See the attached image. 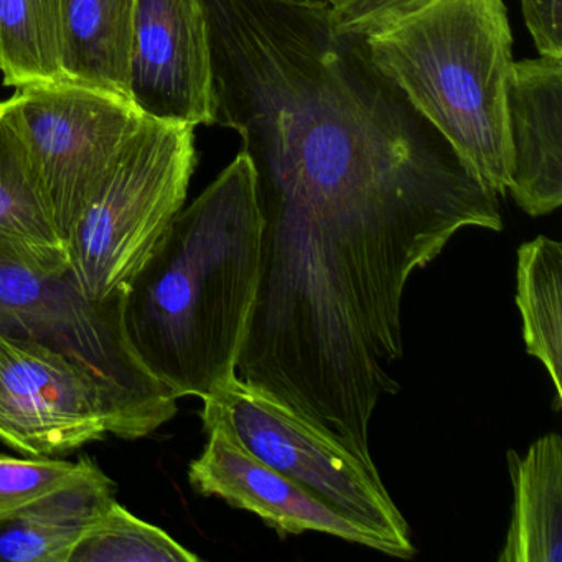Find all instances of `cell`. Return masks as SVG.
Returning a JSON list of instances; mask_svg holds the SVG:
<instances>
[{
  "mask_svg": "<svg viewBox=\"0 0 562 562\" xmlns=\"http://www.w3.org/2000/svg\"><path fill=\"white\" fill-rule=\"evenodd\" d=\"M262 215L245 153L183 206L120 292L124 341L170 396L238 374L261 281Z\"/></svg>",
  "mask_w": 562,
  "mask_h": 562,
  "instance_id": "obj_1",
  "label": "cell"
},
{
  "mask_svg": "<svg viewBox=\"0 0 562 562\" xmlns=\"http://www.w3.org/2000/svg\"><path fill=\"white\" fill-rule=\"evenodd\" d=\"M373 64L446 137L493 195H506V83L513 34L503 0H430L364 35Z\"/></svg>",
  "mask_w": 562,
  "mask_h": 562,
  "instance_id": "obj_2",
  "label": "cell"
},
{
  "mask_svg": "<svg viewBox=\"0 0 562 562\" xmlns=\"http://www.w3.org/2000/svg\"><path fill=\"white\" fill-rule=\"evenodd\" d=\"M0 334L37 341L93 371L120 403L133 440L176 417V397L127 350L120 295L88 297L65 248L0 235Z\"/></svg>",
  "mask_w": 562,
  "mask_h": 562,
  "instance_id": "obj_3",
  "label": "cell"
},
{
  "mask_svg": "<svg viewBox=\"0 0 562 562\" xmlns=\"http://www.w3.org/2000/svg\"><path fill=\"white\" fill-rule=\"evenodd\" d=\"M195 127L144 117L78 220L65 251L88 297L116 299L186 206Z\"/></svg>",
  "mask_w": 562,
  "mask_h": 562,
  "instance_id": "obj_4",
  "label": "cell"
},
{
  "mask_svg": "<svg viewBox=\"0 0 562 562\" xmlns=\"http://www.w3.org/2000/svg\"><path fill=\"white\" fill-rule=\"evenodd\" d=\"M202 401L205 432L213 427L225 429L256 459L338 515L383 538L393 558L416 555L409 525L384 486L376 463L364 462L297 411L238 374Z\"/></svg>",
  "mask_w": 562,
  "mask_h": 562,
  "instance_id": "obj_5",
  "label": "cell"
},
{
  "mask_svg": "<svg viewBox=\"0 0 562 562\" xmlns=\"http://www.w3.org/2000/svg\"><path fill=\"white\" fill-rule=\"evenodd\" d=\"M5 106L65 245L144 116L120 98L71 83L19 88Z\"/></svg>",
  "mask_w": 562,
  "mask_h": 562,
  "instance_id": "obj_6",
  "label": "cell"
},
{
  "mask_svg": "<svg viewBox=\"0 0 562 562\" xmlns=\"http://www.w3.org/2000/svg\"><path fill=\"white\" fill-rule=\"evenodd\" d=\"M106 436L133 440L100 376L60 351L0 334V442L27 457H55Z\"/></svg>",
  "mask_w": 562,
  "mask_h": 562,
  "instance_id": "obj_7",
  "label": "cell"
},
{
  "mask_svg": "<svg viewBox=\"0 0 562 562\" xmlns=\"http://www.w3.org/2000/svg\"><path fill=\"white\" fill-rule=\"evenodd\" d=\"M130 94L133 106L149 120L215 124L203 0H136Z\"/></svg>",
  "mask_w": 562,
  "mask_h": 562,
  "instance_id": "obj_8",
  "label": "cell"
},
{
  "mask_svg": "<svg viewBox=\"0 0 562 562\" xmlns=\"http://www.w3.org/2000/svg\"><path fill=\"white\" fill-rule=\"evenodd\" d=\"M206 434L205 449L189 467L190 485L200 495L215 496L233 508L259 516L281 538L325 532L391 555L383 538L338 515L256 459L225 429L213 427Z\"/></svg>",
  "mask_w": 562,
  "mask_h": 562,
  "instance_id": "obj_9",
  "label": "cell"
},
{
  "mask_svg": "<svg viewBox=\"0 0 562 562\" xmlns=\"http://www.w3.org/2000/svg\"><path fill=\"white\" fill-rule=\"evenodd\" d=\"M512 167L508 189L529 216L562 203V57L513 61L506 83Z\"/></svg>",
  "mask_w": 562,
  "mask_h": 562,
  "instance_id": "obj_10",
  "label": "cell"
},
{
  "mask_svg": "<svg viewBox=\"0 0 562 562\" xmlns=\"http://www.w3.org/2000/svg\"><path fill=\"white\" fill-rule=\"evenodd\" d=\"M116 502V485L94 463L74 480L0 518V562H68Z\"/></svg>",
  "mask_w": 562,
  "mask_h": 562,
  "instance_id": "obj_11",
  "label": "cell"
},
{
  "mask_svg": "<svg viewBox=\"0 0 562 562\" xmlns=\"http://www.w3.org/2000/svg\"><path fill=\"white\" fill-rule=\"evenodd\" d=\"M513 512L499 562H561L562 439L544 434L525 456L508 450Z\"/></svg>",
  "mask_w": 562,
  "mask_h": 562,
  "instance_id": "obj_12",
  "label": "cell"
},
{
  "mask_svg": "<svg viewBox=\"0 0 562 562\" xmlns=\"http://www.w3.org/2000/svg\"><path fill=\"white\" fill-rule=\"evenodd\" d=\"M134 11L136 0H61V61L67 83L131 103Z\"/></svg>",
  "mask_w": 562,
  "mask_h": 562,
  "instance_id": "obj_13",
  "label": "cell"
},
{
  "mask_svg": "<svg viewBox=\"0 0 562 562\" xmlns=\"http://www.w3.org/2000/svg\"><path fill=\"white\" fill-rule=\"evenodd\" d=\"M516 305L526 351L548 371L554 409L562 406V246L538 236L518 248Z\"/></svg>",
  "mask_w": 562,
  "mask_h": 562,
  "instance_id": "obj_14",
  "label": "cell"
},
{
  "mask_svg": "<svg viewBox=\"0 0 562 562\" xmlns=\"http://www.w3.org/2000/svg\"><path fill=\"white\" fill-rule=\"evenodd\" d=\"M61 0H0V74L5 87L67 83Z\"/></svg>",
  "mask_w": 562,
  "mask_h": 562,
  "instance_id": "obj_15",
  "label": "cell"
},
{
  "mask_svg": "<svg viewBox=\"0 0 562 562\" xmlns=\"http://www.w3.org/2000/svg\"><path fill=\"white\" fill-rule=\"evenodd\" d=\"M0 235L35 246L65 248L42 195L24 136L0 103Z\"/></svg>",
  "mask_w": 562,
  "mask_h": 562,
  "instance_id": "obj_16",
  "label": "cell"
},
{
  "mask_svg": "<svg viewBox=\"0 0 562 562\" xmlns=\"http://www.w3.org/2000/svg\"><path fill=\"white\" fill-rule=\"evenodd\" d=\"M159 526L114 502L101 521L78 542L68 562H199Z\"/></svg>",
  "mask_w": 562,
  "mask_h": 562,
  "instance_id": "obj_17",
  "label": "cell"
},
{
  "mask_svg": "<svg viewBox=\"0 0 562 562\" xmlns=\"http://www.w3.org/2000/svg\"><path fill=\"white\" fill-rule=\"evenodd\" d=\"M94 463L90 457L70 462L52 457H11L0 453V518L80 479Z\"/></svg>",
  "mask_w": 562,
  "mask_h": 562,
  "instance_id": "obj_18",
  "label": "cell"
},
{
  "mask_svg": "<svg viewBox=\"0 0 562 562\" xmlns=\"http://www.w3.org/2000/svg\"><path fill=\"white\" fill-rule=\"evenodd\" d=\"M430 0H338L328 22L338 34L370 35L390 27Z\"/></svg>",
  "mask_w": 562,
  "mask_h": 562,
  "instance_id": "obj_19",
  "label": "cell"
},
{
  "mask_svg": "<svg viewBox=\"0 0 562 562\" xmlns=\"http://www.w3.org/2000/svg\"><path fill=\"white\" fill-rule=\"evenodd\" d=\"M521 11L539 55L562 57V0H521Z\"/></svg>",
  "mask_w": 562,
  "mask_h": 562,
  "instance_id": "obj_20",
  "label": "cell"
},
{
  "mask_svg": "<svg viewBox=\"0 0 562 562\" xmlns=\"http://www.w3.org/2000/svg\"><path fill=\"white\" fill-rule=\"evenodd\" d=\"M278 4L294 5V8H325L330 9L338 0H272Z\"/></svg>",
  "mask_w": 562,
  "mask_h": 562,
  "instance_id": "obj_21",
  "label": "cell"
}]
</instances>
